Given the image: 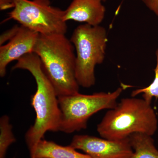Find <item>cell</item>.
Wrapping results in <instances>:
<instances>
[{
  "label": "cell",
  "instance_id": "4",
  "mask_svg": "<svg viewBox=\"0 0 158 158\" xmlns=\"http://www.w3.org/2000/svg\"><path fill=\"white\" fill-rule=\"evenodd\" d=\"M76 52L75 76L80 86L90 88L95 84V68L103 63L108 42L106 30L101 26L85 24L76 28L70 39Z\"/></svg>",
  "mask_w": 158,
  "mask_h": 158
},
{
  "label": "cell",
  "instance_id": "10",
  "mask_svg": "<svg viewBox=\"0 0 158 158\" xmlns=\"http://www.w3.org/2000/svg\"><path fill=\"white\" fill-rule=\"evenodd\" d=\"M31 158H92L69 146H63L42 139L37 144Z\"/></svg>",
  "mask_w": 158,
  "mask_h": 158
},
{
  "label": "cell",
  "instance_id": "15",
  "mask_svg": "<svg viewBox=\"0 0 158 158\" xmlns=\"http://www.w3.org/2000/svg\"><path fill=\"white\" fill-rule=\"evenodd\" d=\"M145 6L158 17V0H142Z\"/></svg>",
  "mask_w": 158,
  "mask_h": 158
},
{
  "label": "cell",
  "instance_id": "11",
  "mask_svg": "<svg viewBox=\"0 0 158 158\" xmlns=\"http://www.w3.org/2000/svg\"><path fill=\"white\" fill-rule=\"evenodd\" d=\"M129 139L134 152L129 158H158V150L151 136L136 133Z\"/></svg>",
  "mask_w": 158,
  "mask_h": 158
},
{
  "label": "cell",
  "instance_id": "3",
  "mask_svg": "<svg viewBox=\"0 0 158 158\" xmlns=\"http://www.w3.org/2000/svg\"><path fill=\"white\" fill-rule=\"evenodd\" d=\"M123 98L105 114L97 125L102 138L118 140L136 133L152 136L158 128V119L151 105L143 98Z\"/></svg>",
  "mask_w": 158,
  "mask_h": 158
},
{
  "label": "cell",
  "instance_id": "5",
  "mask_svg": "<svg viewBox=\"0 0 158 158\" xmlns=\"http://www.w3.org/2000/svg\"><path fill=\"white\" fill-rule=\"evenodd\" d=\"M122 92V88H118L108 93L84 94L78 92L58 97L61 111L59 131L69 134L86 129L91 116L102 110H110L116 106Z\"/></svg>",
  "mask_w": 158,
  "mask_h": 158
},
{
  "label": "cell",
  "instance_id": "17",
  "mask_svg": "<svg viewBox=\"0 0 158 158\" xmlns=\"http://www.w3.org/2000/svg\"><path fill=\"white\" fill-rule=\"evenodd\" d=\"M103 2H106V0H103Z\"/></svg>",
  "mask_w": 158,
  "mask_h": 158
},
{
  "label": "cell",
  "instance_id": "9",
  "mask_svg": "<svg viewBox=\"0 0 158 158\" xmlns=\"http://www.w3.org/2000/svg\"><path fill=\"white\" fill-rule=\"evenodd\" d=\"M103 2V0H73L64 10L63 19L66 22L73 20L90 26H99L106 14Z\"/></svg>",
  "mask_w": 158,
  "mask_h": 158
},
{
  "label": "cell",
  "instance_id": "2",
  "mask_svg": "<svg viewBox=\"0 0 158 158\" xmlns=\"http://www.w3.org/2000/svg\"><path fill=\"white\" fill-rule=\"evenodd\" d=\"M75 50L73 44L64 34H39L34 46L33 52L39 57L58 97L79 92Z\"/></svg>",
  "mask_w": 158,
  "mask_h": 158
},
{
  "label": "cell",
  "instance_id": "6",
  "mask_svg": "<svg viewBox=\"0 0 158 158\" xmlns=\"http://www.w3.org/2000/svg\"><path fill=\"white\" fill-rule=\"evenodd\" d=\"M7 19H13L40 34H64L67 26L64 10L51 6L49 0H14Z\"/></svg>",
  "mask_w": 158,
  "mask_h": 158
},
{
  "label": "cell",
  "instance_id": "12",
  "mask_svg": "<svg viewBox=\"0 0 158 158\" xmlns=\"http://www.w3.org/2000/svg\"><path fill=\"white\" fill-rule=\"evenodd\" d=\"M15 141L10 118L4 115L0 118V158H6L7 150Z\"/></svg>",
  "mask_w": 158,
  "mask_h": 158
},
{
  "label": "cell",
  "instance_id": "7",
  "mask_svg": "<svg viewBox=\"0 0 158 158\" xmlns=\"http://www.w3.org/2000/svg\"><path fill=\"white\" fill-rule=\"evenodd\" d=\"M70 145L83 151L92 158H129L134 152L129 138L112 140L88 135H76Z\"/></svg>",
  "mask_w": 158,
  "mask_h": 158
},
{
  "label": "cell",
  "instance_id": "16",
  "mask_svg": "<svg viewBox=\"0 0 158 158\" xmlns=\"http://www.w3.org/2000/svg\"><path fill=\"white\" fill-rule=\"evenodd\" d=\"M14 7V0H0V10L5 11Z\"/></svg>",
  "mask_w": 158,
  "mask_h": 158
},
{
  "label": "cell",
  "instance_id": "8",
  "mask_svg": "<svg viewBox=\"0 0 158 158\" xmlns=\"http://www.w3.org/2000/svg\"><path fill=\"white\" fill-rule=\"evenodd\" d=\"M39 34L22 26L17 34L6 44L0 46V76L6 74L7 67L12 61H18L33 52Z\"/></svg>",
  "mask_w": 158,
  "mask_h": 158
},
{
  "label": "cell",
  "instance_id": "14",
  "mask_svg": "<svg viewBox=\"0 0 158 158\" xmlns=\"http://www.w3.org/2000/svg\"><path fill=\"white\" fill-rule=\"evenodd\" d=\"M19 28L20 26L16 25L1 34L0 36V46L11 40L17 34Z\"/></svg>",
  "mask_w": 158,
  "mask_h": 158
},
{
  "label": "cell",
  "instance_id": "1",
  "mask_svg": "<svg viewBox=\"0 0 158 158\" xmlns=\"http://www.w3.org/2000/svg\"><path fill=\"white\" fill-rule=\"evenodd\" d=\"M17 61L13 69L28 71L37 85L36 92L31 98V105L35 110L36 118L25 135L31 157L38 142L43 139L47 132L59 131L61 111L56 90L44 72L38 56L31 53Z\"/></svg>",
  "mask_w": 158,
  "mask_h": 158
},
{
  "label": "cell",
  "instance_id": "13",
  "mask_svg": "<svg viewBox=\"0 0 158 158\" xmlns=\"http://www.w3.org/2000/svg\"><path fill=\"white\" fill-rule=\"evenodd\" d=\"M156 64L154 69L155 77L153 81L147 87L133 90L131 94L132 97H135L138 94H141L143 98L149 103H151L153 98H158V48L156 51Z\"/></svg>",
  "mask_w": 158,
  "mask_h": 158
}]
</instances>
